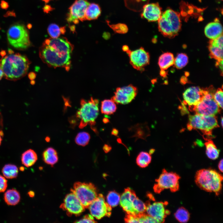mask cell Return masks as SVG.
Returning <instances> with one entry per match:
<instances>
[{
    "mask_svg": "<svg viewBox=\"0 0 223 223\" xmlns=\"http://www.w3.org/2000/svg\"><path fill=\"white\" fill-rule=\"evenodd\" d=\"M73 45L65 37L46 39L40 47L39 57L50 67L70 69Z\"/></svg>",
    "mask_w": 223,
    "mask_h": 223,
    "instance_id": "6da1fadb",
    "label": "cell"
},
{
    "mask_svg": "<svg viewBox=\"0 0 223 223\" xmlns=\"http://www.w3.org/2000/svg\"><path fill=\"white\" fill-rule=\"evenodd\" d=\"M31 62L25 55L15 53L11 49L8 53L0 59V68L4 78L8 80L16 81L27 74Z\"/></svg>",
    "mask_w": 223,
    "mask_h": 223,
    "instance_id": "7a4b0ae2",
    "label": "cell"
},
{
    "mask_svg": "<svg viewBox=\"0 0 223 223\" xmlns=\"http://www.w3.org/2000/svg\"><path fill=\"white\" fill-rule=\"evenodd\" d=\"M223 176L216 170L212 168L202 169L195 174L196 185L206 191L215 193L218 195L222 189Z\"/></svg>",
    "mask_w": 223,
    "mask_h": 223,
    "instance_id": "3957f363",
    "label": "cell"
},
{
    "mask_svg": "<svg viewBox=\"0 0 223 223\" xmlns=\"http://www.w3.org/2000/svg\"><path fill=\"white\" fill-rule=\"evenodd\" d=\"M158 21L159 31L165 37L173 38L181 30V24L180 14L172 9H168L162 13Z\"/></svg>",
    "mask_w": 223,
    "mask_h": 223,
    "instance_id": "277c9868",
    "label": "cell"
},
{
    "mask_svg": "<svg viewBox=\"0 0 223 223\" xmlns=\"http://www.w3.org/2000/svg\"><path fill=\"white\" fill-rule=\"evenodd\" d=\"M7 36L8 43L15 49L25 50L30 45L28 31L22 23H16L11 25L8 30Z\"/></svg>",
    "mask_w": 223,
    "mask_h": 223,
    "instance_id": "5b68a950",
    "label": "cell"
},
{
    "mask_svg": "<svg viewBox=\"0 0 223 223\" xmlns=\"http://www.w3.org/2000/svg\"><path fill=\"white\" fill-rule=\"evenodd\" d=\"M98 99L92 97L88 101L81 100V107L76 114V116L80 121L79 128H83L87 125L93 126L95 125L98 114Z\"/></svg>",
    "mask_w": 223,
    "mask_h": 223,
    "instance_id": "8992f818",
    "label": "cell"
},
{
    "mask_svg": "<svg viewBox=\"0 0 223 223\" xmlns=\"http://www.w3.org/2000/svg\"><path fill=\"white\" fill-rule=\"evenodd\" d=\"M120 203L127 214L138 216L146 213L145 203L139 199L130 188L125 189L120 196Z\"/></svg>",
    "mask_w": 223,
    "mask_h": 223,
    "instance_id": "52a82bcc",
    "label": "cell"
},
{
    "mask_svg": "<svg viewBox=\"0 0 223 223\" xmlns=\"http://www.w3.org/2000/svg\"><path fill=\"white\" fill-rule=\"evenodd\" d=\"M71 191L77 196L85 208H88L98 194L97 188L91 183L76 182Z\"/></svg>",
    "mask_w": 223,
    "mask_h": 223,
    "instance_id": "ba28073f",
    "label": "cell"
},
{
    "mask_svg": "<svg viewBox=\"0 0 223 223\" xmlns=\"http://www.w3.org/2000/svg\"><path fill=\"white\" fill-rule=\"evenodd\" d=\"M214 93L212 87L205 88L203 98L193 111L196 114L205 116L215 115L219 113L221 111L220 107L214 99Z\"/></svg>",
    "mask_w": 223,
    "mask_h": 223,
    "instance_id": "9c48e42d",
    "label": "cell"
},
{
    "mask_svg": "<svg viewBox=\"0 0 223 223\" xmlns=\"http://www.w3.org/2000/svg\"><path fill=\"white\" fill-rule=\"evenodd\" d=\"M179 176L176 173L168 172L163 169L159 178L156 179V183L154 185L153 189L156 193H160L165 189H169L173 192L177 191L179 189Z\"/></svg>",
    "mask_w": 223,
    "mask_h": 223,
    "instance_id": "30bf717a",
    "label": "cell"
},
{
    "mask_svg": "<svg viewBox=\"0 0 223 223\" xmlns=\"http://www.w3.org/2000/svg\"><path fill=\"white\" fill-rule=\"evenodd\" d=\"M90 4L88 0H76L69 8L66 18L67 21L77 24L79 21L86 20L85 12Z\"/></svg>",
    "mask_w": 223,
    "mask_h": 223,
    "instance_id": "8fae6325",
    "label": "cell"
},
{
    "mask_svg": "<svg viewBox=\"0 0 223 223\" xmlns=\"http://www.w3.org/2000/svg\"><path fill=\"white\" fill-rule=\"evenodd\" d=\"M126 52L129 56L130 64L135 69L142 72L149 64L150 55L143 47L133 51L129 49Z\"/></svg>",
    "mask_w": 223,
    "mask_h": 223,
    "instance_id": "7c38bea8",
    "label": "cell"
},
{
    "mask_svg": "<svg viewBox=\"0 0 223 223\" xmlns=\"http://www.w3.org/2000/svg\"><path fill=\"white\" fill-rule=\"evenodd\" d=\"M88 208L90 214L98 220L111 214L112 207L105 201L102 194H98L97 197L91 203Z\"/></svg>",
    "mask_w": 223,
    "mask_h": 223,
    "instance_id": "4fadbf2b",
    "label": "cell"
},
{
    "mask_svg": "<svg viewBox=\"0 0 223 223\" xmlns=\"http://www.w3.org/2000/svg\"><path fill=\"white\" fill-rule=\"evenodd\" d=\"M167 202H154L151 203L147 201L145 203L146 213L155 220L158 223H163L170 212L166 208Z\"/></svg>",
    "mask_w": 223,
    "mask_h": 223,
    "instance_id": "5bb4252c",
    "label": "cell"
},
{
    "mask_svg": "<svg viewBox=\"0 0 223 223\" xmlns=\"http://www.w3.org/2000/svg\"><path fill=\"white\" fill-rule=\"evenodd\" d=\"M60 208L66 211L68 216H79L83 212L85 208L79 199L73 192L67 194Z\"/></svg>",
    "mask_w": 223,
    "mask_h": 223,
    "instance_id": "9a60e30c",
    "label": "cell"
},
{
    "mask_svg": "<svg viewBox=\"0 0 223 223\" xmlns=\"http://www.w3.org/2000/svg\"><path fill=\"white\" fill-rule=\"evenodd\" d=\"M138 92L137 88L131 84L123 87H118L111 99L116 103L127 104L134 99Z\"/></svg>",
    "mask_w": 223,
    "mask_h": 223,
    "instance_id": "2e32d148",
    "label": "cell"
},
{
    "mask_svg": "<svg viewBox=\"0 0 223 223\" xmlns=\"http://www.w3.org/2000/svg\"><path fill=\"white\" fill-rule=\"evenodd\" d=\"M219 127L215 115L205 116L199 115L196 122V129H198L205 135H212L213 129Z\"/></svg>",
    "mask_w": 223,
    "mask_h": 223,
    "instance_id": "e0dca14e",
    "label": "cell"
},
{
    "mask_svg": "<svg viewBox=\"0 0 223 223\" xmlns=\"http://www.w3.org/2000/svg\"><path fill=\"white\" fill-rule=\"evenodd\" d=\"M205 92V89H201L198 87L188 88L183 94V104L188 105L189 109L193 111L194 107L203 98Z\"/></svg>",
    "mask_w": 223,
    "mask_h": 223,
    "instance_id": "ac0fdd59",
    "label": "cell"
},
{
    "mask_svg": "<svg viewBox=\"0 0 223 223\" xmlns=\"http://www.w3.org/2000/svg\"><path fill=\"white\" fill-rule=\"evenodd\" d=\"M141 12V18L150 22L158 21L162 13L161 7L158 3H147L143 7Z\"/></svg>",
    "mask_w": 223,
    "mask_h": 223,
    "instance_id": "d6986e66",
    "label": "cell"
},
{
    "mask_svg": "<svg viewBox=\"0 0 223 223\" xmlns=\"http://www.w3.org/2000/svg\"><path fill=\"white\" fill-rule=\"evenodd\" d=\"M223 35L209 42L208 49L211 58L220 61L223 60Z\"/></svg>",
    "mask_w": 223,
    "mask_h": 223,
    "instance_id": "ffe728a7",
    "label": "cell"
},
{
    "mask_svg": "<svg viewBox=\"0 0 223 223\" xmlns=\"http://www.w3.org/2000/svg\"><path fill=\"white\" fill-rule=\"evenodd\" d=\"M204 32L208 38L211 40L215 39L222 35V26L218 19L216 18L206 26Z\"/></svg>",
    "mask_w": 223,
    "mask_h": 223,
    "instance_id": "44dd1931",
    "label": "cell"
},
{
    "mask_svg": "<svg viewBox=\"0 0 223 223\" xmlns=\"http://www.w3.org/2000/svg\"><path fill=\"white\" fill-rule=\"evenodd\" d=\"M101 9L98 4L95 3H90L85 11V20H96L101 15Z\"/></svg>",
    "mask_w": 223,
    "mask_h": 223,
    "instance_id": "7402d4cb",
    "label": "cell"
},
{
    "mask_svg": "<svg viewBox=\"0 0 223 223\" xmlns=\"http://www.w3.org/2000/svg\"><path fill=\"white\" fill-rule=\"evenodd\" d=\"M37 159V153L33 150L29 149L24 151L22 155L21 161L22 164L27 167L32 166Z\"/></svg>",
    "mask_w": 223,
    "mask_h": 223,
    "instance_id": "603a6c76",
    "label": "cell"
},
{
    "mask_svg": "<svg viewBox=\"0 0 223 223\" xmlns=\"http://www.w3.org/2000/svg\"><path fill=\"white\" fill-rule=\"evenodd\" d=\"M20 196L19 192L15 189H12L7 190L4 195L5 203L9 205L15 206L20 201Z\"/></svg>",
    "mask_w": 223,
    "mask_h": 223,
    "instance_id": "cb8c5ba5",
    "label": "cell"
},
{
    "mask_svg": "<svg viewBox=\"0 0 223 223\" xmlns=\"http://www.w3.org/2000/svg\"><path fill=\"white\" fill-rule=\"evenodd\" d=\"M174 61L173 54L171 53L166 52L159 57L158 64L161 70H165L174 64Z\"/></svg>",
    "mask_w": 223,
    "mask_h": 223,
    "instance_id": "d4e9b609",
    "label": "cell"
},
{
    "mask_svg": "<svg viewBox=\"0 0 223 223\" xmlns=\"http://www.w3.org/2000/svg\"><path fill=\"white\" fill-rule=\"evenodd\" d=\"M43 159L47 164L53 165L58 161V157L56 151L52 147H48L43 152Z\"/></svg>",
    "mask_w": 223,
    "mask_h": 223,
    "instance_id": "484cf974",
    "label": "cell"
},
{
    "mask_svg": "<svg viewBox=\"0 0 223 223\" xmlns=\"http://www.w3.org/2000/svg\"><path fill=\"white\" fill-rule=\"evenodd\" d=\"M206 141L204 144L206 146V153L208 157L212 160L217 159L219 155V150L211 139L205 138Z\"/></svg>",
    "mask_w": 223,
    "mask_h": 223,
    "instance_id": "4316f807",
    "label": "cell"
},
{
    "mask_svg": "<svg viewBox=\"0 0 223 223\" xmlns=\"http://www.w3.org/2000/svg\"><path fill=\"white\" fill-rule=\"evenodd\" d=\"M149 0H124L125 5L129 10L134 12L141 11L143 7Z\"/></svg>",
    "mask_w": 223,
    "mask_h": 223,
    "instance_id": "83f0119b",
    "label": "cell"
},
{
    "mask_svg": "<svg viewBox=\"0 0 223 223\" xmlns=\"http://www.w3.org/2000/svg\"><path fill=\"white\" fill-rule=\"evenodd\" d=\"M116 103L112 99H105L101 102V111L102 114H112L116 111Z\"/></svg>",
    "mask_w": 223,
    "mask_h": 223,
    "instance_id": "f1b7e54d",
    "label": "cell"
},
{
    "mask_svg": "<svg viewBox=\"0 0 223 223\" xmlns=\"http://www.w3.org/2000/svg\"><path fill=\"white\" fill-rule=\"evenodd\" d=\"M2 173L6 178L13 179L17 177L18 169L17 167L14 164H7L2 168Z\"/></svg>",
    "mask_w": 223,
    "mask_h": 223,
    "instance_id": "f546056e",
    "label": "cell"
},
{
    "mask_svg": "<svg viewBox=\"0 0 223 223\" xmlns=\"http://www.w3.org/2000/svg\"><path fill=\"white\" fill-rule=\"evenodd\" d=\"M151 160V157L149 153L144 151L140 152L136 158V163L141 168H145L149 164Z\"/></svg>",
    "mask_w": 223,
    "mask_h": 223,
    "instance_id": "4dcf8cb0",
    "label": "cell"
},
{
    "mask_svg": "<svg viewBox=\"0 0 223 223\" xmlns=\"http://www.w3.org/2000/svg\"><path fill=\"white\" fill-rule=\"evenodd\" d=\"M174 216L177 220L181 223L187 222L190 217L189 212L183 207L179 208L174 213Z\"/></svg>",
    "mask_w": 223,
    "mask_h": 223,
    "instance_id": "1f68e13d",
    "label": "cell"
},
{
    "mask_svg": "<svg viewBox=\"0 0 223 223\" xmlns=\"http://www.w3.org/2000/svg\"><path fill=\"white\" fill-rule=\"evenodd\" d=\"M120 195L115 191L109 192L106 197V202L110 207H114L120 203Z\"/></svg>",
    "mask_w": 223,
    "mask_h": 223,
    "instance_id": "d6a6232c",
    "label": "cell"
},
{
    "mask_svg": "<svg viewBox=\"0 0 223 223\" xmlns=\"http://www.w3.org/2000/svg\"><path fill=\"white\" fill-rule=\"evenodd\" d=\"M188 61V57L186 54L183 53L179 54L174 59V64L176 68L180 69L186 66Z\"/></svg>",
    "mask_w": 223,
    "mask_h": 223,
    "instance_id": "836d02e7",
    "label": "cell"
},
{
    "mask_svg": "<svg viewBox=\"0 0 223 223\" xmlns=\"http://www.w3.org/2000/svg\"><path fill=\"white\" fill-rule=\"evenodd\" d=\"M107 25L113 31L116 33L124 34L126 33L128 31L127 25L124 23H119L110 24L108 20H106Z\"/></svg>",
    "mask_w": 223,
    "mask_h": 223,
    "instance_id": "e575fe53",
    "label": "cell"
},
{
    "mask_svg": "<svg viewBox=\"0 0 223 223\" xmlns=\"http://www.w3.org/2000/svg\"><path fill=\"white\" fill-rule=\"evenodd\" d=\"M90 136L89 133L85 132L79 133L75 138V142L78 145L85 146L89 143Z\"/></svg>",
    "mask_w": 223,
    "mask_h": 223,
    "instance_id": "d590c367",
    "label": "cell"
},
{
    "mask_svg": "<svg viewBox=\"0 0 223 223\" xmlns=\"http://www.w3.org/2000/svg\"><path fill=\"white\" fill-rule=\"evenodd\" d=\"M48 33L52 38H57L61 34L60 27L55 24H51L47 28Z\"/></svg>",
    "mask_w": 223,
    "mask_h": 223,
    "instance_id": "8d00e7d4",
    "label": "cell"
},
{
    "mask_svg": "<svg viewBox=\"0 0 223 223\" xmlns=\"http://www.w3.org/2000/svg\"><path fill=\"white\" fill-rule=\"evenodd\" d=\"M223 95L222 89L219 88L214 93L213 95L214 100L221 109H223Z\"/></svg>",
    "mask_w": 223,
    "mask_h": 223,
    "instance_id": "74e56055",
    "label": "cell"
},
{
    "mask_svg": "<svg viewBox=\"0 0 223 223\" xmlns=\"http://www.w3.org/2000/svg\"><path fill=\"white\" fill-rule=\"evenodd\" d=\"M138 217L139 223H158L155 220L146 213Z\"/></svg>",
    "mask_w": 223,
    "mask_h": 223,
    "instance_id": "f35d334b",
    "label": "cell"
},
{
    "mask_svg": "<svg viewBox=\"0 0 223 223\" xmlns=\"http://www.w3.org/2000/svg\"><path fill=\"white\" fill-rule=\"evenodd\" d=\"M97 222L94 220L93 216L91 214H87L84 217L75 222L76 223H95Z\"/></svg>",
    "mask_w": 223,
    "mask_h": 223,
    "instance_id": "ab89813d",
    "label": "cell"
},
{
    "mask_svg": "<svg viewBox=\"0 0 223 223\" xmlns=\"http://www.w3.org/2000/svg\"><path fill=\"white\" fill-rule=\"evenodd\" d=\"M7 186V181L6 178L0 175V193L4 192Z\"/></svg>",
    "mask_w": 223,
    "mask_h": 223,
    "instance_id": "60d3db41",
    "label": "cell"
},
{
    "mask_svg": "<svg viewBox=\"0 0 223 223\" xmlns=\"http://www.w3.org/2000/svg\"><path fill=\"white\" fill-rule=\"evenodd\" d=\"M125 221L127 223H139L138 217L131 214H127Z\"/></svg>",
    "mask_w": 223,
    "mask_h": 223,
    "instance_id": "b9f144b4",
    "label": "cell"
},
{
    "mask_svg": "<svg viewBox=\"0 0 223 223\" xmlns=\"http://www.w3.org/2000/svg\"><path fill=\"white\" fill-rule=\"evenodd\" d=\"M54 9V8L52 7L50 5H45L42 8L44 12L46 13H48Z\"/></svg>",
    "mask_w": 223,
    "mask_h": 223,
    "instance_id": "7bdbcfd3",
    "label": "cell"
},
{
    "mask_svg": "<svg viewBox=\"0 0 223 223\" xmlns=\"http://www.w3.org/2000/svg\"><path fill=\"white\" fill-rule=\"evenodd\" d=\"M0 6L1 8L5 10H7L9 6L8 2L4 0H1Z\"/></svg>",
    "mask_w": 223,
    "mask_h": 223,
    "instance_id": "ee69618b",
    "label": "cell"
},
{
    "mask_svg": "<svg viewBox=\"0 0 223 223\" xmlns=\"http://www.w3.org/2000/svg\"><path fill=\"white\" fill-rule=\"evenodd\" d=\"M9 16H12L14 17L16 16L15 13L14 11H8L4 15V16L5 17H7Z\"/></svg>",
    "mask_w": 223,
    "mask_h": 223,
    "instance_id": "f6af8a7d",
    "label": "cell"
},
{
    "mask_svg": "<svg viewBox=\"0 0 223 223\" xmlns=\"http://www.w3.org/2000/svg\"><path fill=\"white\" fill-rule=\"evenodd\" d=\"M103 149L105 153H107L111 150L112 147L109 145L105 144L104 145Z\"/></svg>",
    "mask_w": 223,
    "mask_h": 223,
    "instance_id": "bcb514c9",
    "label": "cell"
},
{
    "mask_svg": "<svg viewBox=\"0 0 223 223\" xmlns=\"http://www.w3.org/2000/svg\"><path fill=\"white\" fill-rule=\"evenodd\" d=\"M36 74L33 72H30L28 74V78L31 80L34 79L36 77Z\"/></svg>",
    "mask_w": 223,
    "mask_h": 223,
    "instance_id": "7dc6e473",
    "label": "cell"
},
{
    "mask_svg": "<svg viewBox=\"0 0 223 223\" xmlns=\"http://www.w3.org/2000/svg\"><path fill=\"white\" fill-rule=\"evenodd\" d=\"M223 160L221 159L219 162L218 164V168L220 171L223 172Z\"/></svg>",
    "mask_w": 223,
    "mask_h": 223,
    "instance_id": "c3c4849f",
    "label": "cell"
},
{
    "mask_svg": "<svg viewBox=\"0 0 223 223\" xmlns=\"http://www.w3.org/2000/svg\"><path fill=\"white\" fill-rule=\"evenodd\" d=\"M118 133V130L116 129H113L112 131V134L115 136H117Z\"/></svg>",
    "mask_w": 223,
    "mask_h": 223,
    "instance_id": "681fc988",
    "label": "cell"
},
{
    "mask_svg": "<svg viewBox=\"0 0 223 223\" xmlns=\"http://www.w3.org/2000/svg\"><path fill=\"white\" fill-rule=\"evenodd\" d=\"M122 49L123 51L126 52L129 50V48L127 46L125 45L122 46Z\"/></svg>",
    "mask_w": 223,
    "mask_h": 223,
    "instance_id": "f907efd6",
    "label": "cell"
},
{
    "mask_svg": "<svg viewBox=\"0 0 223 223\" xmlns=\"http://www.w3.org/2000/svg\"><path fill=\"white\" fill-rule=\"evenodd\" d=\"M28 195L31 197H33L35 195L34 193L32 191H30L28 192Z\"/></svg>",
    "mask_w": 223,
    "mask_h": 223,
    "instance_id": "816d5d0a",
    "label": "cell"
},
{
    "mask_svg": "<svg viewBox=\"0 0 223 223\" xmlns=\"http://www.w3.org/2000/svg\"><path fill=\"white\" fill-rule=\"evenodd\" d=\"M65 27L63 26L60 27L61 34H64L66 32Z\"/></svg>",
    "mask_w": 223,
    "mask_h": 223,
    "instance_id": "f5cc1de1",
    "label": "cell"
},
{
    "mask_svg": "<svg viewBox=\"0 0 223 223\" xmlns=\"http://www.w3.org/2000/svg\"><path fill=\"white\" fill-rule=\"evenodd\" d=\"M3 135V133L2 131L0 130V145L1 144L2 141V137Z\"/></svg>",
    "mask_w": 223,
    "mask_h": 223,
    "instance_id": "db71d44e",
    "label": "cell"
},
{
    "mask_svg": "<svg viewBox=\"0 0 223 223\" xmlns=\"http://www.w3.org/2000/svg\"><path fill=\"white\" fill-rule=\"evenodd\" d=\"M3 76V72L2 69L0 68V80L2 79Z\"/></svg>",
    "mask_w": 223,
    "mask_h": 223,
    "instance_id": "11a10c76",
    "label": "cell"
},
{
    "mask_svg": "<svg viewBox=\"0 0 223 223\" xmlns=\"http://www.w3.org/2000/svg\"><path fill=\"white\" fill-rule=\"evenodd\" d=\"M160 74L161 76H164L166 75V73L164 70H161L160 72Z\"/></svg>",
    "mask_w": 223,
    "mask_h": 223,
    "instance_id": "9f6ffc18",
    "label": "cell"
},
{
    "mask_svg": "<svg viewBox=\"0 0 223 223\" xmlns=\"http://www.w3.org/2000/svg\"><path fill=\"white\" fill-rule=\"evenodd\" d=\"M103 121L105 123H107L109 122V120L106 118H104L103 119Z\"/></svg>",
    "mask_w": 223,
    "mask_h": 223,
    "instance_id": "6f0895ef",
    "label": "cell"
},
{
    "mask_svg": "<svg viewBox=\"0 0 223 223\" xmlns=\"http://www.w3.org/2000/svg\"><path fill=\"white\" fill-rule=\"evenodd\" d=\"M70 28L72 31L74 32L75 31V27L74 25L71 26L70 27Z\"/></svg>",
    "mask_w": 223,
    "mask_h": 223,
    "instance_id": "680465c9",
    "label": "cell"
},
{
    "mask_svg": "<svg viewBox=\"0 0 223 223\" xmlns=\"http://www.w3.org/2000/svg\"><path fill=\"white\" fill-rule=\"evenodd\" d=\"M32 26L31 24L28 23L27 25V28L28 29H30L32 28Z\"/></svg>",
    "mask_w": 223,
    "mask_h": 223,
    "instance_id": "91938a15",
    "label": "cell"
},
{
    "mask_svg": "<svg viewBox=\"0 0 223 223\" xmlns=\"http://www.w3.org/2000/svg\"><path fill=\"white\" fill-rule=\"evenodd\" d=\"M45 3H48L50 1L52 0H42Z\"/></svg>",
    "mask_w": 223,
    "mask_h": 223,
    "instance_id": "94428289",
    "label": "cell"
},
{
    "mask_svg": "<svg viewBox=\"0 0 223 223\" xmlns=\"http://www.w3.org/2000/svg\"><path fill=\"white\" fill-rule=\"evenodd\" d=\"M20 169L21 171H24V168L23 167H21L20 168Z\"/></svg>",
    "mask_w": 223,
    "mask_h": 223,
    "instance_id": "6125c7cd",
    "label": "cell"
},
{
    "mask_svg": "<svg viewBox=\"0 0 223 223\" xmlns=\"http://www.w3.org/2000/svg\"><path fill=\"white\" fill-rule=\"evenodd\" d=\"M154 151V149H151V150H150L149 151V152H150L149 154H152L153 153Z\"/></svg>",
    "mask_w": 223,
    "mask_h": 223,
    "instance_id": "be15d7a7",
    "label": "cell"
},
{
    "mask_svg": "<svg viewBox=\"0 0 223 223\" xmlns=\"http://www.w3.org/2000/svg\"><path fill=\"white\" fill-rule=\"evenodd\" d=\"M221 126H222V127H223V118H222V117H221Z\"/></svg>",
    "mask_w": 223,
    "mask_h": 223,
    "instance_id": "e7e4bbea",
    "label": "cell"
},
{
    "mask_svg": "<svg viewBox=\"0 0 223 223\" xmlns=\"http://www.w3.org/2000/svg\"><path fill=\"white\" fill-rule=\"evenodd\" d=\"M1 29V28L0 27V30Z\"/></svg>",
    "mask_w": 223,
    "mask_h": 223,
    "instance_id": "03108f58",
    "label": "cell"
},
{
    "mask_svg": "<svg viewBox=\"0 0 223 223\" xmlns=\"http://www.w3.org/2000/svg\"></svg>",
    "mask_w": 223,
    "mask_h": 223,
    "instance_id": "003e7915",
    "label": "cell"
}]
</instances>
